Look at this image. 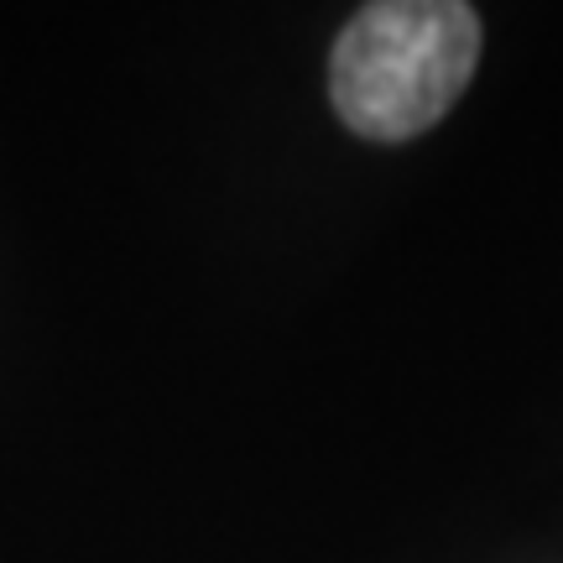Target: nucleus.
<instances>
[{
	"instance_id": "obj_1",
	"label": "nucleus",
	"mask_w": 563,
	"mask_h": 563,
	"mask_svg": "<svg viewBox=\"0 0 563 563\" xmlns=\"http://www.w3.org/2000/svg\"><path fill=\"white\" fill-rule=\"evenodd\" d=\"M481 63V16L464 0H376L329 58L340 121L365 141H407L449 115Z\"/></svg>"
}]
</instances>
